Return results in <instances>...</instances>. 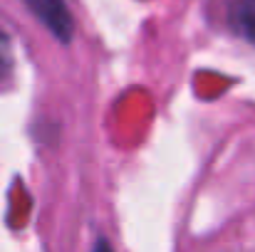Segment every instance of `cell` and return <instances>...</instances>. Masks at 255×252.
I'll use <instances>...</instances> for the list:
<instances>
[{"label":"cell","instance_id":"6da1fadb","mask_svg":"<svg viewBox=\"0 0 255 252\" xmlns=\"http://www.w3.org/2000/svg\"><path fill=\"white\" fill-rule=\"evenodd\" d=\"M25 5L32 10V15L60 40L70 42L75 32V22L70 15V7L65 0H25Z\"/></svg>","mask_w":255,"mask_h":252},{"label":"cell","instance_id":"7a4b0ae2","mask_svg":"<svg viewBox=\"0 0 255 252\" xmlns=\"http://www.w3.org/2000/svg\"><path fill=\"white\" fill-rule=\"evenodd\" d=\"M226 20L233 35L255 47V0H228Z\"/></svg>","mask_w":255,"mask_h":252},{"label":"cell","instance_id":"3957f363","mask_svg":"<svg viewBox=\"0 0 255 252\" xmlns=\"http://www.w3.org/2000/svg\"><path fill=\"white\" fill-rule=\"evenodd\" d=\"M10 72H12V45L10 37L0 30V82L10 77Z\"/></svg>","mask_w":255,"mask_h":252}]
</instances>
